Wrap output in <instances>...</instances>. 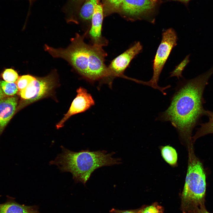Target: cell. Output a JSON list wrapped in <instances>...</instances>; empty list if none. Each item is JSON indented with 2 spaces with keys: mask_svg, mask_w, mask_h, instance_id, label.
<instances>
[{
  "mask_svg": "<svg viewBox=\"0 0 213 213\" xmlns=\"http://www.w3.org/2000/svg\"><path fill=\"white\" fill-rule=\"evenodd\" d=\"M213 74V67L192 79H183L178 83L170 105L159 114L156 120L170 121L177 130L183 143H193L192 133L205 115L203 94L208 80Z\"/></svg>",
  "mask_w": 213,
  "mask_h": 213,
  "instance_id": "cell-1",
  "label": "cell"
},
{
  "mask_svg": "<svg viewBox=\"0 0 213 213\" xmlns=\"http://www.w3.org/2000/svg\"><path fill=\"white\" fill-rule=\"evenodd\" d=\"M61 147V153L50 164L57 166L62 172L71 173L76 182L84 185L96 169L121 163V159L112 157L114 152L107 153L105 150L91 151L89 149L74 152L62 146Z\"/></svg>",
  "mask_w": 213,
  "mask_h": 213,
  "instance_id": "cell-2",
  "label": "cell"
},
{
  "mask_svg": "<svg viewBox=\"0 0 213 213\" xmlns=\"http://www.w3.org/2000/svg\"><path fill=\"white\" fill-rule=\"evenodd\" d=\"M193 143L187 146L188 160L185 183L181 195V207L184 213L205 205L206 177L200 160L196 155Z\"/></svg>",
  "mask_w": 213,
  "mask_h": 213,
  "instance_id": "cell-3",
  "label": "cell"
},
{
  "mask_svg": "<svg viewBox=\"0 0 213 213\" xmlns=\"http://www.w3.org/2000/svg\"><path fill=\"white\" fill-rule=\"evenodd\" d=\"M177 33L173 29L170 28L164 31L162 34L161 42L153 60V76L149 81L139 80L138 83L157 89L163 95H166L164 91L170 88L171 85L161 87L158 86V83L160 75L172 50L177 45Z\"/></svg>",
  "mask_w": 213,
  "mask_h": 213,
  "instance_id": "cell-4",
  "label": "cell"
},
{
  "mask_svg": "<svg viewBox=\"0 0 213 213\" xmlns=\"http://www.w3.org/2000/svg\"><path fill=\"white\" fill-rule=\"evenodd\" d=\"M56 74L52 72L42 78H36L24 89L19 91V94L26 104L31 103L49 94L55 86Z\"/></svg>",
  "mask_w": 213,
  "mask_h": 213,
  "instance_id": "cell-5",
  "label": "cell"
},
{
  "mask_svg": "<svg viewBox=\"0 0 213 213\" xmlns=\"http://www.w3.org/2000/svg\"><path fill=\"white\" fill-rule=\"evenodd\" d=\"M143 46L137 41L128 49L112 60L108 66L112 78L119 77L131 80L132 78L124 75L125 71L132 60L142 52Z\"/></svg>",
  "mask_w": 213,
  "mask_h": 213,
  "instance_id": "cell-6",
  "label": "cell"
},
{
  "mask_svg": "<svg viewBox=\"0 0 213 213\" xmlns=\"http://www.w3.org/2000/svg\"><path fill=\"white\" fill-rule=\"evenodd\" d=\"M77 93L69 110L57 125V129L62 127L65 122L72 116L85 112L95 105L93 97L86 89L80 87L77 89Z\"/></svg>",
  "mask_w": 213,
  "mask_h": 213,
  "instance_id": "cell-7",
  "label": "cell"
},
{
  "mask_svg": "<svg viewBox=\"0 0 213 213\" xmlns=\"http://www.w3.org/2000/svg\"><path fill=\"white\" fill-rule=\"evenodd\" d=\"M103 19V7L98 3L95 7L89 29L84 33L91 44L102 47L108 44V41L102 34Z\"/></svg>",
  "mask_w": 213,
  "mask_h": 213,
  "instance_id": "cell-8",
  "label": "cell"
},
{
  "mask_svg": "<svg viewBox=\"0 0 213 213\" xmlns=\"http://www.w3.org/2000/svg\"><path fill=\"white\" fill-rule=\"evenodd\" d=\"M158 0H124L120 8L123 12L130 18L138 17L152 9Z\"/></svg>",
  "mask_w": 213,
  "mask_h": 213,
  "instance_id": "cell-9",
  "label": "cell"
},
{
  "mask_svg": "<svg viewBox=\"0 0 213 213\" xmlns=\"http://www.w3.org/2000/svg\"><path fill=\"white\" fill-rule=\"evenodd\" d=\"M17 99L9 97L0 100V130L6 126L16 109Z\"/></svg>",
  "mask_w": 213,
  "mask_h": 213,
  "instance_id": "cell-10",
  "label": "cell"
},
{
  "mask_svg": "<svg viewBox=\"0 0 213 213\" xmlns=\"http://www.w3.org/2000/svg\"><path fill=\"white\" fill-rule=\"evenodd\" d=\"M7 197L5 203L0 204V213H41L36 206L22 205L13 198Z\"/></svg>",
  "mask_w": 213,
  "mask_h": 213,
  "instance_id": "cell-11",
  "label": "cell"
},
{
  "mask_svg": "<svg viewBox=\"0 0 213 213\" xmlns=\"http://www.w3.org/2000/svg\"><path fill=\"white\" fill-rule=\"evenodd\" d=\"M205 115L209 118L208 122L200 124V127L197 129L195 134L192 137L193 143L198 138L205 135L213 134V111L205 110Z\"/></svg>",
  "mask_w": 213,
  "mask_h": 213,
  "instance_id": "cell-12",
  "label": "cell"
},
{
  "mask_svg": "<svg viewBox=\"0 0 213 213\" xmlns=\"http://www.w3.org/2000/svg\"><path fill=\"white\" fill-rule=\"evenodd\" d=\"M98 3L99 0H86L79 10V20L83 22H91L95 6Z\"/></svg>",
  "mask_w": 213,
  "mask_h": 213,
  "instance_id": "cell-13",
  "label": "cell"
},
{
  "mask_svg": "<svg viewBox=\"0 0 213 213\" xmlns=\"http://www.w3.org/2000/svg\"><path fill=\"white\" fill-rule=\"evenodd\" d=\"M160 150L163 158L167 163L173 167L177 165L178 154L174 148L166 145L161 146Z\"/></svg>",
  "mask_w": 213,
  "mask_h": 213,
  "instance_id": "cell-14",
  "label": "cell"
},
{
  "mask_svg": "<svg viewBox=\"0 0 213 213\" xmlns=\"http://www.w3.org/2000/svg\"><path fill=\"white\" fill-rule=\"evenodd\" d=\"M18 91L16 83L0 81V100L14 95Z\"/></svg>",
  "mask_w": 213,
  "mask_h": 213,
  "instance_id": "cell-15",
  "label": "cell"
},
{
  "mask_svg": "<svg viewBox=\"0 0 213 213\" xmlns=\"http://www.w3.org/2000/svg\"><path fill=\"white\" fill-rule=\"evenodd\" d=\"M190 54L187 55L185 58L170 72V77H176L178 79L182 77V73L185 67L190 62Z\"/></svg>",
  "mask_w": 213,
  "mask_h": 213,
  "instance_id": "cell-16",
  "label": "cell"
},
{
  "mask_svg": "<svg viewBox=\"0 0 213 213\" xmlns=\"http://www.w3.org/2000/svg\"><path fill=\"white\" fill-rule=\"evenodd\" d=\"M2 77L5 81L10 83L16 82L19 77L17 72L12 69H6L2 73Z\"/></svg>",
  "mask_w": 213,
  "mask_h": 213,
  "instance_id": "cell-17",
  "label": "cell"
},
{
  "mask_svg": "<svg viewBox=\"0 0 213 213\" xmlns=\"http://www.w3.org/2000/svg\"><path fill=\"white\" fill-rule=\"evenodd\" d=\"M36 78L29 75L19 77L16 82L18 90L20 91L26 88L31 81L35 79Z\"/></svg>",
  "mask_w": 213,
  "mask_h": 213,
  "instance_id": "cell-18",
  "label": "cell"
},
{
  "mask_svg": "<svg viewBox=\"0 0 213 213\" xmlns=\"http://www.w3.org/2000/svg\"><path fill=\"white\" fill-rule=\"evenodd\" d=\"M81 0H67L63 9L65 14L66 20H70L71 19L74 6Z\"/></svg>",
  "mask_w": 213,
  "mask_h": 213,
  "instance_id": "cell-19",
  "label": "cell"
},
{
  "mask_svg": "<svg viewBox=\"0 0 213 213\" xmlns=\"http://www.w3.org/2000/svg\"><path fill=\"white\" fill-rule=\"evenodd\" d=\"M137 213H164L163 208L157 204L154 203L137 211Z\"/></svg>",
  "mask_w": 213,
  "mask_h": 213,
  "instance_id": "cell-20",
  "label": "cell"
},
{
  "mask_svg": "<svg viewBox=\"0 0 213 213\" xmlns=\"http://www.w3.org/2000/svg\"><path fill=\"white\" fill-rule=\"evenodd\" d=\"M124 0H106L109 4L114 9L120 8Z\"/></svg>",
  "mask_w": 213,
  "mask_h": 213,
  "instance_id": "cell-21",
  "label": "cell"
},
{
  "mask_svg": "<svg viewBox=\"0 0 213 213\" xmlns=\"http://www.w3.org/2000/svg\"><path fill=\"white\" fill-rule=\"evenodd\" d=\"M188 213H210L206 209L205 206L197 207Z\"/></svg>",
  "mask_w": 213,
  "mask_h": 213,
  "instance_id": "cell-22",
  "label": "cell"
},
{
  "mask_svg": "<svg viewBox=\"0 0 213 213\" xmlns=\"http://www.w3.org/2000/svg\"><path fill=\"white\" fill-rule=\"evenodd\" d=\"M114 213H137V211L133 210H120L114 209L111 210Z\"/></svg>",
  "mask_w": 213,
  "mask_h": 213,
  "instance_id": "cell-23",
  "label": "cell"
},
{
  "mask_svg": "<svg viewBox=\"0 0 213 213\" xmlns=\"http://www.w3.org/2000/svg\"><path fill=\"white\" fill-rule=\"evenodd\" d=\"M29 1L30 4H31L32 3L36 1V0H28Z\"/></svg>",
  "mask_w": 213,
  "mask_h": 213,
  "instance_id": "cell-24",
  "label": "cell"
},
{
  "mask_svg": "<svg viewBox=\"0 0 213 213\" xmlns=\"http://www.w3.org/2000/svg\"><path fill=\"white\" fill-rule=\"evenodd\" d=\"M177 0L180 1H188L189 0Z\"/></svg>",
  "mask_w": 213,
  "mask_h": 213,
  "instance_id": "cell-25",
  "label": "cell"
},
{
  "mask_svg": "<svg viewBox=\"0 0 213 213\" xmlns=\"http://www.w3.org/2000/svg\"></svg>",
  "mask_w": 213,
  "mask_h": 213,
  "instance_id": "cell-26",
  "label": "cell"
}]
</instances>
